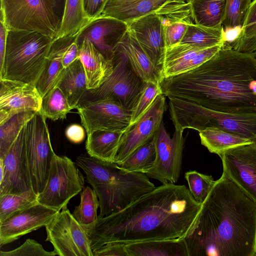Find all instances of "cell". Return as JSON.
Segmentation results:
<instances>
[{
  "mask_svg": "<svg viewBox=\"0 0 256 256\" xmlns=\"http://www.w3.org/2000/svg\"><path fill=\"white\" fill-rule=\"evenodd\" d=\"M60 211L38 202L22 208L0 223V246L46 226Z\"/></svg>",
  "mask_w": 256,
  "mask_h": 256,
  "instance_id": "2e32d148",
  "label": "cell"
},
{
  "mask_svg": "<svg viewBox=\"0 0 256 256\" xmlns=\"http://www.w3.org/2000/svg\"><path fill=\"white\" fill-rule=\"evenodd\" d=\"M127 24L141 48L162 74L166 47L160 16L153 12L136 18Z\"/></svg>",
  "mask_w": 256,
  "mask_h": 256,
  "instance_id": "d6986e66",
  "label": "cell"
},
{
  "mask_svg": "<svg viewBox=\"0 0 256 256\" xmlns=\"http://www.w3.org/2000/svg\"><path fill=\"white\" fill-rule=\"evenodd\" d=\"M218 155L223 172L256 200V143L236 146Z\"/></svg>",
  "mask_w": 256,
  "mask_h": 256,
  "instance_id": "e0dca14e",
  "label": "cell"
},
{
  "mask_svg": "<svg viewBox=\"0 0 256 256\" xmlns=\"http://www.w3.org/2000/svg\"><path fill=\"white\" fill-rule=\"evenodd\" d=\"M72 109L62 92L54 86L42 98L40 111L46 118L56 120L65 118Z\"/></svg>",
  "mask_w": 256,
  "mask_h": 256,
  "instance_id": "8d00e7d4",
  "label": "cell"
},
{
  "mask_svg": "<svg viewBox=\"0 0 256 256\" xmlns=\"http://www.w3.org/2000/svg\"><path fill=\"white\" fill-rule=\"evenodd\" d=\"M26 127L20 132L3 159H0V196L32 189L26 146Z\"/></svg>",
  "mask_w": 256,
  "mask_h": 256,
  "instance_id": "5bb4252c",
  "label": "cell"
},
{
  "mask_svg": "<svg viewBox=\"0 0 256 256\" xmlns=\"http://www.w3.org/2000/svg\"><path fill=\"white\" fill-rule=\"evenodd\" d=\"M114 48L128 58L133 70L143 81L160 84L163 78L162 72L141 48L128 28Z\"/></svg>",
  "mask_w": 256,
  "mask_h": 256,
  "instance_id": "7402d4cb",
  "label": "cell"
},
{
  "mask_svg": "<svg viewBox=\"0 0 256 256\" xmlns=\"http://www.w3.org/2000/svg\"><path fill=\"white\" fill-rule=\"evenodd\" d=\"M128 28L127 24L112 17L100 16L92 20L79 32L77 40H90L107 58L112 59L114 50Z\"/></svg>",
  "mask_w": 256,
  "mask_h": 256,
  "instance_id": "ffe728a7",
  "label": "cell"
},
{
  "mask_svg": "<svg viewBox=\"0 0 256 256\" xmlns=\"http://www.w3.org/2000/svg\"><path fill=\"white\" fill-rule=\"evenodd\" d=\"M8 30L2 21L0 24V70L2 68L5 56Z\"/></svg>",
  "mask_w": 256,
  "mask_h": 256,
  "instance_id": "7dc6e473",
  "label": "cell"
},
{
  "mask_svg": "<svg viewBox=\"0 0 256 256\" xmlns=\"http://www.w3.org/2000/svg\"><path fill=\"white\" fill-rule=\"evenodd\" d=\"M156 158V146L153 137L136 149L118 165L128 172L146 174L153 166Z\"/></svg>",
  "mask_w": 256,
  "mask_h": 256,
  "instance_id": "d590c367",
  "label": "cell"
},
{
  "mask_svg": "<svg viewBox=\"0 0 256 256\" xmlns=\"http://www.w3.org/2000/svg\"><path fill=\"white\" fill-rule=\"evenodd\" d=\"M182 133L175 130L171 138L162 122L154 136L156 158L153 166L146 173L148 177L162 184L177 182L182 170L184 144Z\"/></svg>",
  "mask_w": 256,
  "mask_h": 256,
  "instance_id": "7c38bea8",
  "label": "cell"
},
{
  "mask_svg": "<svg viewBox=\"0 0 256 256\" xmlns=\"http://www.w3.org/2000/svg\"><path fill=\"white\" fill-rule=\"evenodd\" d=\"M76 108L87 134L97 130L124 132L130 126L132 112L112 100L80 102Z\"/></svg>",
  "mask_w": 256,
  "mask_h": 256,
  "instance_id": "4fadbf2b",
  "label": "cell"
},
{
  "mask_svg": "<svg viewBox=\"0 0 256 256\" xmlns=\"http://www.w3.org/2000/svg\"><path fill=\"white\" fill-rule=\"evenodd\" d=\"M39 32L9 30L0 78L36 84L54 41Z\"/></svg>",
  "mask_w": 256,
  "mask_h": 256,
  "instance_id": "5b68a950",
  "label": "cell"
},
{
  "mask_svg": "<svg viewBox=\"0 0 256 256\" xmlns=\"http://www.w3.org/2000/svg\"><path fill=\"white\" fill-rule=\"evenodd\" d=\"M85 12L92 20L98 18L102 13L108 0H84Z\"/></svg>",
  "mask_w": 256,
  "mask_h": 256,
  "instance_id": "ee69618b",
  "label": "cell"
},
{
  "mask_svg": "<svg viewBox=\"0 0 256 256\" xmlns=\"http://www.w3.org/2000/svg\"><path fill=\"white\" fill-rule=\"evenodd\" d=\"M36 112H18L0 125V159H3L20 132Z\"/></svg>",
  "mask_w": 256,
  "mask_h": 256,
  "instance_id": "e575fe53",
  "label": "cell"
},
{
  "mask_svg": "<svg viewBox=\"0 0 256 256\" xmlns=\"http://www.w3.org/2000/svg\"><path fill=\"white\" fill-rule=\"evenodd\" d=\"M184 0L186 1V0Z\"/></svg>",
  "mask_w": 256,
  "mask_h": 256,
  "instance_id": "816d5d0a",
  "label": "cell"
},
{
  "mask_svg": "<svg viewBox=\"0 0 256 256\" xmlns=\"http://www.w3.org/2000/svg\"><path fill=\"white\" fill-rule=\"evenodd\" d=\"M202 48H208L226 43L223 26L213 28L190 23L180 42Z\"/></svg>",
  "mask_w": 256,
  "mask_h": 256,
  "instance_id": "1f68e13d",
  "label": "cell"
},
{
  "mask_svg": "<svg viewBox=\"0 0 256 256\" xmlns=\"http://www.w3.org/2000/svg\"><path fill=\"white\" fill-rule=\"evenodd\" d=\"M54 252L46 250L36 240L28 238L18 248L10 251H0V256H54Z\"/></svg>",
  "mask_w": 256,
  "mask_h": 256,
  "instance_id": "b9f144b4",
  "label": "cell"
},
{
  "mask_svg": "<svg viewBox=\"0 0 256 256\" xmlns=\"http://www.w3.org/2000/svg\"><path fill=\"white\" fill-rule=\"evenodd\" d=\"M26 156L32 189L38 196L48 180L52 160L56 155L50 140L46 118L40 111L26 124Z\"/></svg>",
  "mask_w": 256,
  "mask_h": 256,
  "instance_id": "9c48e42d",
  "label": "cell"
},
{
  "mask_svg": "<svg viewBox=\"0 0 256 256\" xmlns=\"http://www.w3.org/2000/svg\"><path fill=\"white\" fill-rule=\"evenodd\" d=\"M54 86L62 92L70 106L76 108L88 90L85 70L79 58L62 70Z\"/></svg>",
  "mask_w": 256,
  "mask_h": 256,
  "instance_id": "d4e9b609",
  "label": "cell"
},
{
  "mask_svg": "<svg viewBox=\"0 0 256 256\" xmlns=\"http://www.w3.org/2000/svg\"><path fill=\"white\" fill-rule=\"evenodd\" d=\"M138 0H108L105 6H120L130 4Z\"/></svg>",
  "mask_w": 256,
  "mask_h": 256,
  "instance_id": "681fc988",
  "label": "cell"
},
{
  "mask_svg": "<svg viewBox=\"0 0 256 256\" xmlns=\"http://www.w3.org/2000/svg\"><path fill=\"white\" fill-rule=\"evenodd\" d=\"M170 118L175 130L198 131L210 126L248 138L256 143V112L235 114L212 110L181 100L168 98Z\"/></svg>",
  "mask_w": 256,
  "mask_h": 256,
  "instance_id": "8992f818",
  "label": "cell"
},
{
  "mask_svg": "<svg viewBox=\"0 0 256 256\" xmlns=\"http://www.w3.org/2000/svg\"><path fill=\"white\" fill-rule=\"evenodd\" d=\"M78 58L85 70L88 90L98 88L112 72V58H106L86 38L80 44Z\"/></svg>",
  "mask_w": 256,
  "mask_h": 256,
  "instance_id": "603a6c76",
  "label": "cell"
},
{
  "mask_svg": "<svg viewBox=\"0 0 256 256\" xmlns=\"http://www.w3.org/2000/svg\"><path fill=\"white\" fill-rule=\"evenodd\" d=\"M79 32L74 36L54 40L47 56L44 69L35 84L42 98L54 86L64 68L62 61L64 53L68 46L78 37Z\"/></svg>",
  "mask_w": 256,
  "mask_h": 256,
  "instance_id": "cb8c5ba5",
  "label": "cell"
},
{
  "mask_svg": "<svg viewBox=\"0 0 256 256\" xmlns=\"http://www.w3.org/2000/svg\"><path fill=\"white\" fill-rule=\"evenodd\" d=\"M91 21L85 12L84 0H66L60 30L55 40L76 35Z\"/></svg>",
  "mask_w": 256,
  "mask_h": 256,
  "instance_id": "4dcf8cb0",
  "label": "cell"
},
{
  "mask_svg": "<svg viewBox=\"0 0 256 256\" xmlns=\"http://www.w3.org/2000/svg\"><path fill=\"white\" fill-rule=\"evenodd\" d=\"M53 5L56 13L62 20L63 17L66 0H48Z\"/></svg>",
  "mask_w": 256,
  "mask_h": 256,
  "instance_id": "c3c4849f",
  "label": "cell"
},
{
  "mask_svg": "<svg viewBox=\"0 0 256 256\" xmlns=\"http://www.w3.org/2000/svg\"><path fill=\"white\" fill-rule=\"evenodd\" d=\"M76 164L98 197L100 217L119 212L156 188L146 174L128 172L116 162L80 156Z\"/></svg>",
  "mask_w": 256,
  "mask_h": 256,
  "instance_id": "277c9868",
  "label": "cell"
},
{
  "mask_svg": "<svg viewBox=\"0 0 256 256\" xmlns=\"http://www.w3.org/2000/svg\"><path fill=\"white\" fill-rule=\"evenodd\" d=\"M94 256H129L126 244L110 242L106 244L93 252Z\"/></svg>",
  "mask_w": 256,
  "mask_h": 256,
  "instance_id": "7bdbcfd3",
  "label": "cell"
},
{
  "mask_svg": "<svg viewBox=\"0 0 256 256\" xmlns=\"http://www.w3.org/2000/svg\"><path fill=\"white\" fill-rule=\"evenodd\" d=\"M165 96L218 112H256V58L227 44L214 56L184 73L163 78Z\"/></svg>",
  "mask_w": 256,
  "mask_h": 256,
  "instance_id": "7a4b0ae2",
  "label": "cell"
},
{
  "mask_svg": "<svg viewBox=\"0 0 256 256\" xmlns=\"http://www.w3.org/2000/svg\"><path fill=\"white\" fill-rule=\"evenodd\" d=\"M84 177L76 164L66 156H54L47 183L38 196V202L60 210L70 200L80 192Z\"/></svg>",
  "mask_w": 256,
  "mask_h": 256,
  "instance_id": "30bf717a",
  "label": "cell"
},
{
  "mask_svg": "<svg viewBox=\"0 0 256 256\" xmlns=\"http://www.w3.org/2000/svg\"><path fill=\"white\" fill-rule=\"evenodd\" d=\"M113 70L98 88L87 90L79 103L110 99L132 112L138 104L146 82L133 70L128 58L117 49L112 57Z\"/></svg>",
  "mask_w": 256,
  "mask_h": 256,
  "instance_id": "52a82bcc",
  "label": "cell"
},
{
  "mask_svg": "<svg viewBox=\"0 0 256 256\" xmlns=\"http://www.w3.org/2000/svg\"><path fill=\"white\" fill-rule=\"evenodd\" d=\"M199 136L202 144L210 152L217 154L236 146L254 142L249 138L214 126L201 130Z\"/></svg>",
  "mask_w": 256,
  "mask_h": 256,
  "instance_id": "f546056e",
  "label": "cell"
},
{
  "mask_svg": "<svg viewBox=\"0 0 256 256\" xmlns=\"http://www.w3.org/2000/svg\"><path fill=\"white\" fill-rule=\"evenodd\" d=\"M79 52L80 45L76 38L68 46L64 53L62 61L64 68H66L78 58Z\"/></svg>",
  "mask_w": 256,
  "mask_h": 256,
  "instance_id": "bcb514c9",
  "label": "cell"
},
{
  "mask_svg": "<svg viewBox=\"0 0 256 256\" xmlns=\"http://www.w3.org/2000/svg\"><path fill=\"white\" fill-rule=\"evenodd\" d=\"M166 109V96L158 94L147 110L122 134L115 158L118 164L152 138L158 130Z\"/></svg>",
  "mask_w": 256,
  "mask_h": 256,
  "instance_id": "9a60e30c",
  "label": "cell"
},
{
  "mask_svg": "<svg viewBox=\"0 0 256 256\" xmlns=\"http://www.w3.org/2000/svg\"><path fill=\"white\" fill-rule=\"evenodd\" d=\"M129 256H189L184 238L156 240L126 244Z\"/></svg>",
  "mask_w": 256,
  "mask_h": 256,
  "instance_id": "484cf974",
  "label": "cell"
},
{
  "mask_svg": "<svg viewBox=\"0 0 256 256\" xmlns=\"http://www.w3.org/2000/svg\"><path fill=\"white\" fill-rule=\"evenodd\" d=\"M188 189L194 200L202 204L216 180L211 176L204 174L196 170H189L185 173Z\"/></svg>",
  "mask_w": 256,
  "mask_h": 256,
  "instance_id": "ab89813d",
  "label": "cell"
},
{
  "mask_svg": "<svg viewBox=\"0 0 256 256\" xmlns=\"http://www.w3.org/2000/svg\"><path fill=\"white\" fill-rule=\"evenodd\" d=\"M202 204L184 185L156 187L124 208L100 217L88 234L94 252L110 242L185 238L196 226Z\"/></svg>",
  "mask_w": 256,
  "mask_h": 256,
  "instance_id": "6da1fadb",
  "label": "cell"
},
{
  "mask_svg": "<svg viewBox=\"0 0 256 256\" xmlns=\"http://www.w3.org/2000/svg\"><path fill=\"white\" fill-rule=\"evenodd\" d=\"M184 240L189 256H256V200L223 172Z\"/></svg>",
  "mask_w": 256,
  "mask_h": 256,
  "instance_id": "3957f363",
  "label": "cell"
},
{
  "mask_svg": "<svg viewBox=\"0 0 256 256\" xmlns=\"http://www.w3.org/2000/svg\"><path fill=\"white\" fill-rule=\"evenodd\" d=\"M46 238L60 256H94L88 235L65 206L46 226Z\"/></svg>",
  "mask_w": 256,
  "mask_h": 256,
  "instance_id": "8fae6325",
  "label": "cell"
},
{
  "mask_svg": "<svg viewBox=\"0 0 256 256\" xmlns=\"http://www.w3.org/2000/svg\"><path fill=\"white\" fill-rule=\"evenodd\" d=\"M252 2V0H226L222 22L224 31L241 28Z\"/></svg>",
  "mask_w": 256,
  "mask_h": 256,
  "instance_id": "f35d334b",
  "label": "cell"
},
{
  "mask_svg": "<svg viewBox=\"0 0 256 256\" xmlns=\"http://www.w3.org/2000/svg\"><path fill=\"white\" fill-rule=\"evenodd\" d=\"M162 94L160 84L146 82L137 106L132 111L130 126L137 122L152 104L156 97Z\"/></svg>",
  "mask_w": 256,
  "mask_h": 256,
  "instance_id": "60d3db41",
  "label": "cell"
},
{
  "mask_svg": "<svg viewBox=\"0 0 256 256\" xmlns=\"http://www.w3.org/2000/svg\"><path fill=\"white\" fill-rule=\"evenodd\" d=\"M80 196V203L72 214L88 235L97 220L100 202L95 191L88 186L83 189Z\"/></svg>",
  "mask_w": 256,
  "mask_h": 256,
  "instance_id": "d6a6232c",
  "label": "cell"
},
{
  "mask_svg": "<svg viewBox=\"0 0 256 256\" xmlns=\"http://www.w3.org/2000/svg\"><path fill=\"white\" fill-rule=\"evenodd\" d=\"M227 44L240 52H256V0L252 2L237 37Z\"/></svg>",
  "mask_w": 256,
  "mask_h": 256,
  "instance_id": "836d02e7",
  "label": "cell"
},
{
  "mask_svg": "<svg viewBox=\"0 0 256 256\" xmlns=\"http://www.w3.org/2000/svg\"><path fill=\"white\" fill-rule=\"evenodd\" d=\"M255 54H256V52L255 53Z\"/></svg>",
  "mask_w": 256,
  "mask_h": 256,
  "instance_id": "f907efd6",
  "label": "cell"
},
{
  "mask_svg": "<svg viewBox=\"0 0 256 256\" xmlns=\"http://www.w3.org/2000/svg\"><path fill=\"white\" fill-rule=\"evenodd\" d=\"M65 134L68 139L74 144L82 142L85 138L83 127L78 124H72L68 126Z\"/></svg>",
  "mask_w": 256,
  "mask_h": 256,
  "instance_id": "f6af8a7d",
  "label": "cell"
},
{
  "mask_svg": "<svg viewBox=\"0 0 256 256\" xmlns=\"http://www.w3.org/2000/svg\"><path fill=\"white\" fill-rule=\"evenodd\" d=\"M224 46L202 48L180 42L166 48L163 78L178 75L198 66L214 56Z\"/></svg>",
  "mask_w": 256,
  "mask_h": 256,
  "instance_id": "44dd1931",
  "label": "cell"
},
{
  "mask_svg": "<svg viewBox=\"0 0 256 256\" xmlns=\"http://www.w3.org/2000/svg\"><path fill=\"white\" fill-rule=\"evenodd\" d=\"M0 125L20 112L40 110L42 98L34 85L0 78Z\"/></svg>",
  "mask_w": 256,
  "mask_h": 256,
  "instance_id": "ac0fdd59",
  "label": "cell"
},
{
  "mask_svg": "<svg viewBox=\"0 0 256 256\" xmlns=\"http://www.w3.org/2000/svg\"><path fill=\"white\" fill-rule=\"evenodd\" d=\"M168 0H138L126 4L105 6L100 16L112 17L128 24L142 16L155 12Z\"/></svg>",
  "mask_w": 256,
  "mask_h": 256,
  "instance_id": "f1b7e54d",
  "label": "cell"
},
{
  "mask_svg": "<svg viewBox=\"0 0 256 256\" xmlns=\"http://www.w3.org/2000/svg\"><path fill=\"white\" fill-rule=\"evenodd\" d=\"M124 132L97 130L87 134L86 148L89 156L102 161L115 162Z\"/></svg>",
  "mask_w": 256,
  "mask_h": 256,
  "instance_id": "4316f807",
  "label": "cell"
},
{
  "mask_svg": "<svg viewBox=\"0 0 256 256\" xmlns=\"http://www.w3.org/2000/svg\"><path fill=\"white\" fill-rule=\"evenodd\" d=\"M37 198L34 191L0 196V223L16 212L36 202Z\"/></svg>",
  "mask_w": 256,
  "mask_h": 256,
  "instance_id": "74e56055",
  "label": "cell"
},
{
  "mask_svg": "<svg viewBox=\"0 0 256 256\" xmlns=\"http://www.w3.org/2000/svg\"><path fill=\"white\" fill-rule=\"evenodd\" d=\"M0 20L8 30L36 31L54 40L62 23L48 0H0Z\"/></svg>",
  "mask_w": 256,
  "mask_h": 256,
  "instance_id": "ba28073f",
  "label": "cell"
},
{
  "mask_svg": "<svg viewBox=\"0 0 256 256\" xmlns=\"http://www.w3.org/2000/svg\"><path fill=\"white\" fill-rule=\"evenodd\" d=\"M194 24L213 28L222 26L226 0H186Z\"/></svg>",
  "mask_w": 256,
  "mask_h": 256,
  "instance_id": "83f0119b",
  "label": "cell"
}]
</instances>
